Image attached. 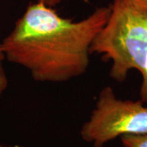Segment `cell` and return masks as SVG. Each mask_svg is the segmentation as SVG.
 <instances>
[{"instance_id": "obj_3", "label": "cell", "mask_w": 147, "mask_h": 147, "mask_svg": "<svg viewBox=\"0 0 147 147\" xmlns=\"http://www.w3.org/2000/svg\"><path fill=\"white\" fill-rule=\"evenodd\" d=\"M147 133V106L142 100H120L110 87L98 96L96 107L81 130L93 147H103L118 137Z\"/></svg>"}, {"instance_id": "obj_1", "label": "cell", "mask_w": 147, "mask_h": 147, "mask_svg": "<svg viewBox=\"0 0 147 147\" xmlns=\"http://www.w3.org/2000/svg\"><path fill=\"white\" fill-rule=\"evenodd\" d=\"M110 5L78 21L64 18L53 7L30 3L1 42L7 60L30 71L42 83H64L83 75L91 47L110 16Z\"/></svg>"}, {"instance_id": "obj_6", "label": "cell", "mask_w": 147, "mask_h": 147, "mask_svg": "<svg viewBox=\"0 0 147 147\" xmlns=\"http://www.w3.org/2000/svg\"><path fill=\"white\" fill-rule=\"evenodd\" d=\"M127 4L145 16H147V0H123Z\"/></svg>"}, {"instance_id": "obj_2", "label": "cell", "mask_w": 147, "mask_h": 147, "mask_svg": "<svg viewBox=\"0 0 147 147\" xmlns=\"http://www.w3.org/2000/svg\"><path fill=\"white\" fill-rule=\"evenodd\" d=\"M91 53L111 61L110 75L122 83L131 69L142 75L141 100L147 104V16L114 0L108 20L91 47Z\"/></svg>"}, {"instance_id": "obj_5", "label": "cell", "mask_w": 147, "mask_h": 147, "mask_svg": "<svg viewBox=\"0 0 147 147\" xmlns=\"http://www.w3.org/2000/svg\"><path fill=\"white\" fill-rule=\"evenodd\" d=\"M5 59V56L2 48V43L0 42V98L3 95L8 85V79L3 66V61Z\"/></svg>"}, {"instance_id": "obj_7", "label": "cell", "mask_w": 147, "mask_h": 147, "mask_svg": "<svg viewBox=\"0 0 147 147\" xmlns=\"http://www.w3.org/2000/svg\"><path fill=\"white\" fill-rule=\"evenodd\" d=\"M62 0H38V2L43 3L50 7H55L56 6L60 4Z\"/></svg>"}, {"instance_id": "obj_4", "label": "cell", "mask_w": 147, "mask_h": 147, "mask_svg": "<svg viewBox=\"0 0 147 147\" xmlns=\"http://www.w3.org/2000/svg\"><path fill=\"white\" fill-rule=\"evenodd\" d=\"M121 141L124 147H147V133L123 136Z\"/></svg>"}]
</instances>
